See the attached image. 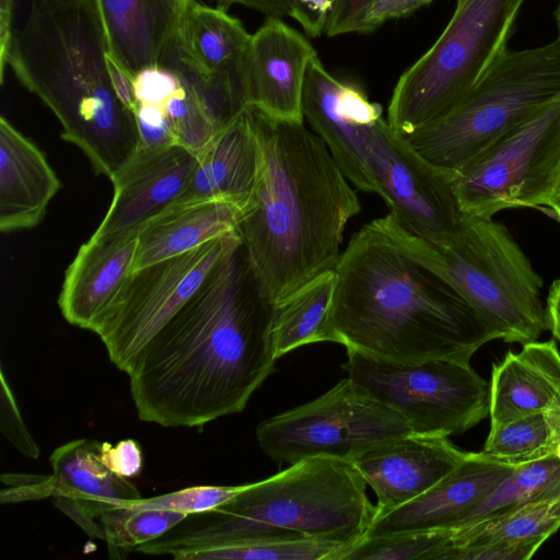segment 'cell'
Listing matches in <instances>:
<instances>
[{
    "label": "cell",
    "mask_w": 560,
    "mask_h": 560,
    "mask_svg": "<svg viewBox=\"0 0 560 560\" xmlns=\"http://www.w3.org/2000/svg\"><path fill=\"white\" fill-rule=\"evenodd\" d=\"M233 4H241L264 13L267 16H290L295 19V0H217V7L228 10Z\"/></svg>",
    "instance_id": "b9f144b4"
},
{
    "label": "cell",
    "mask_w": 560,
    "mask_h": 560,
    "mask_svg": "<svg viewBox=\"0 0 560 560\" xmlns=\"http://www.w3.org/2000/svg\"><path fill=\"white\" fill-rule=\"evenodd\" d=\"M323 342L373 358L470 362L491 337L462 295L401 250L375 219L354 233L335 268Z\"/></svg>",
    "instance_id": "3957f363"
},
{
    "label": "cell",
    "mask_w": 560,
    "mask_h": 560,
    "mask_svg": "<svg viewBox=\"0 0 560 560\" xmlns=\"http://www.w3.org/2000/svg\"><path fill=\"white\" fill-rule=\"evenodd\" d=\"M447 545L445 529L365 538L340 560H439Z\"/></svg>",
    "instance_id": "836d02e7"
},
{
    "label": "cell",
    "mask_w": 560,
    "mask_h": 560,
    "mask_svg": "<svg viewBox=\"0 0 560 560\" xmlns=\"http://www.w3.org/2000/svg\"><path fill=\"white\" fill-rule=\"evenodd\" d=\"M197 163V154L178 144L139 148L110 178L112 202L90 240L112 242L137 234L148 220L179 199Z\"/></svg>",
    "instance_id": "2e32d148"
},
{
    "label": "cell",
    "mask_w": 560,
    "mask_h": 560,
    "mask_svg": "<svg viewBox=\"0 0 560 560\" xmlns=\"http://www.w3.org/2000/svg\"><path fill=\"white\" fill-rule=\"evenodd\" d=\"M332 1H334V3H335V1H336V0H332Z\"/></svg>",
    "instance_id": "c3c4849f"
},
{
    "label": "cell",
    "mask_w": 560,
    "mask_h": 560,
    "mask_svg": "<svg viewBox=\"0 0 560 560\" xmlns=\"http://www.w3.org/2000/svg\"><path fill=\"white\" fill-rule=\"evenodd\" d=\"M186 516L183 512L143 506L138 500L106 510L101 522L109 557L126 558L137 547L162 536Z\"/></svg>",
    "instance_id": "1f68e13d"
},
{
    "label": "cell",
    "mask_w": 560,
    "mask_h": 560,
    "mask_svg": "<svg viewBox=\"0 0 560 560\" xmlns=\"http://www.w3.org/2000/svg\"><path fill=\"white\" fill-rule=\"evenodd\" d=\"M369 162L375 194L402 229L436 244L457 234L467 215L454 192L453 174L425 160L384 118L375 128Z\"/></svg>",
    "instance_id": "4fadbf2b"
},
{
    "label": "cell",
    "mask_w": 560,
    "mask_h": 560,
    "mask_svg": "<svg viewBox=\"0 0 560 560\" xmlns=\"http://www.w3.org/2000/svg\"><path fill=\"white\" fill-rule=\"evenodd\" d=\"M553 14H555L557 31H558V35H557L556 39L560 43V0H558V4H557V8H556Z\"/></svg>",
    "instance_id": "7dc6e473"
},
{
    "label": "cell",
    "mask_w": 560,
    "mask_h": 560,
    "mask_svg": "<svg viewBox=\"0 0 560 560\" xmlns=\"http://www.w3.org/2000/svg\"><path fill=\"white\" fill-rule=\"evenodd\" d=\"M237 236L228 234L132 270L92 329L118 370L130 372L144 347L197 292Z\"/></svg>",
    "instance_id": "7c38bea8"
},
{
    "label": "cell",
    "mask_w": 560,
    "mask_h": 560,
    "mask_svg": "<svg viewBox=\"0 0 560 560\" xmlns=\"http://www.w3.org/2000/svg\"><path fill=\"white\" fill-rule=\"evenodd\" d=\"M558 498H560V459L555 454H550L515 466L492 493L447 529L462 527L523 505Z\"/></svg>",
    "instance_id": "f546056e"
},
{
    "label": "cell",
    "mask_w": 560,
    "mask_h": 560,
    "mask_svg": "<svg viewBox=\"0 0 560 560\" xmlns=\"http://www.w3.org/2000/svg\"><path fill=\"white\" fill-rule=\"evenodd\" d=\"M553 436V454L560 459V409L545 412Z\"/></svg>",
    "instance_id": "f6af8a7d"
},
{
    "label": "cell",
    "mask_w": 560,
    "mask_h": 560,
    "mask_svg": "<svg viewBox=\"0 0 560 560\" xmlns=\"http://www.w3.org/2000/svg\"><path fill=\"white\" fill-rule=\"evenodd\" d=\"M558 97L557 39L528 49L508 48L456 105L404 138L431 164L453 174L505 131Z\"/></svg>",
    "instance_id": "52a82bcc"
},
{
    "label": "cell",
    "mask_w": 560,
    "mask_h": 560,
    "mask_svg": "<svg viewBox=\"0 0 560 560\" xmlns=\"http://www.w3.org/2000/svg\"><path fill=\"white\" fill-rule=\"evenodd\" d=\"M408 422L348 376L316 399L260 422L261 451L278 463L325 457L348 463L411 434Z\"/></svg>",
    "instance_id": "30bf717a"
},
{
    "label": "cell",
    "mask_w": 560,
    "mask_h": 560,
    "mask_svg": "<svg viewBox=\"0 0 560 560\" xmlns=\"http://www.w3.org/2000/svg\"><path fill=\"white\" fill-rule=\"evenodd\" d=\"M243 486H196L170 493L138 499L147 508L177 511L188 514L213 509L230 500Z\"/></svg>",
    "instance_id": "e575fe53"
},
{
    "label": "cell",
    "mask_w": 560,
    "mask_h": 560,
    "mask_svg": "<svg viewBox=\"0 0 560 560\" xmlns=\"http://www.w3.org/2000/svg\"><path fill=\"white\" fill-rule=\"evenodd\" d=\"M490 428L560 409V352L553 340L530 341L494 363L490 380Z\"/></svg>",
    "instance_id": "d4e9b609"
},
{
    "label": "cell",
    "mask_w": 560,
    "mask_h": 560,
    "mask_svg": "<svg viewBox=\"0 0 560 560\" xmlns=\"http://www.w3.org/2000/svg\"><path fill=\"white\" fill-rule=\"evenodd\" d=\"M102 460L115 475L131 478L142 469V452L140 445L131 439L119 441L116 444L103 442L101 446Z\"/></svg>",
    "instance_id": "f35d334b"
},
{
    "label": "cell",
    "mask_w": 560,
    "mask_h": 560,
    "mask_svg": "<svg viewBox=\"0 0 560 560\" xmlns=\"http://www.w3.org/2000/svg\"><path fill=\"white\" fill-rule=\"evenodd\" d=\"M135 102L155 106L176 143L198 154L224 125L198 82L175 60L143 68L132 79Z\"/></svg>",
    "instance_id": "83f0119b"
},
{
    "label": "cell",
    "mask_w": 560,
    "mask_h": 560,
    "mask_svg": "<svg viewBox=\"0 0 560 560\" xmlns=\"http://www.w3.org/2000/svg\"><path fill=\"white\" fill-rule=\"evenodd\" d=\"M515 466L499 462L482 451L468 452L427 492L374 518L365 538L451 528L492 493Z\"/></svg>",
    "instance_id": "d6986e66"
},
{
    "label": "cell",
    "mask_w": 560,
    "mask_h": 560,
    "mask_svg": "<svg viewBox=\"0 0 560 560\" xmlns=\"http://www.w3.org/2000/svg\"><path fill=\"white\" fill-rule=\"evenodd\" d=\"M91 0H32L5 65L62 126L94 172L109 179L140 145L135 115L118 97Z\"/></svg>",
    "instance_id": "277c9868"
},
{
    "label": "cell",
    "mask_w": 560,
    "mask_h": 560,
    "mask_svg": "<svg viewBox=\"0 0 560 560\" xmlns=\"http://www.w3.org/2000/svg\"><path fill=\"white\" fill-rule=\"evenodd\" d=\"M197 0H91L106 48L131 79L175 59L180 27Z\"/></svg>",
    "instance_id": "ffe728a7"
},
{
    "label": "cell",
    "mask_w": 560,
    "mask_h": 560,
    "mask_svg": "<svg viewBox=\"0 0 560 560\" xmlns=\"http://www.w3.org/2000/svg\"><path fill=\"white\" fill-rule=\"evenodd\" d=\"M60 180L39 148L0 117V230H30L39 224Z\"/></svg>",
    "instance_id": "484cf974"
},
{
    "label": "cell",
    "mask_w": 560,
    "mask_h": 560,
    "mask_svg": "<svg viewBox=\"0 0 560 560\" xmlns=\"http://www.w3.org/2000/svg\"><path fill=\"white\" fill-rule=\"evenodd\" d=\"M467 454L447 436L411 433L364 453L351 464L376 494V518L427 492Z\"/></svg>",
    "instance_id": "ac0fdd59"
},
{
    "label": "cell",
    "mask_w": 560,
    "mask_h": 560,
    "mask_svg": "<svg viewBox=\"0 0 560 560\" xmlns=\"http://www.w3.org/2000/svg\"><path fill=\"white\" fill-rule=\"evenodd\" d=\"M560 162V97L491 142L452 175L466 215L547 207Z\"/></svg>",
    "instance_id": "8fae6325"
},
{
    "label": "cell",
    "mask_w": 560,
    "mask_h": 560,
    "mask_svg": "<svg viewBox=\"0 0 560 560\" xmlns=\"http://www.w3.org/2000/svg\"><path fill=\"white\" fill-rule=\"evenodd\" d=\"M137 234L81 245L66 270L58 299L68 323L92 331L133 270Z\"/></svg>",
    "instance_id": "603a6c76"
},
{
    "label": "cell",
    "mask_w": 560,
    "mask_h": 560,
    "mask_svg": "<svg viewBox=\"0 0 560 560\" xmlns=\"http://www.w3.org/2000/svg\"><path fill=\"white\" fill-rule=\"evenodd\" d=\"M252 108L258 168L237 233L261 291L276 305L335 270L343 231L361 203L304 120L276 119Z\"/></svg>",
    "instance_id": "7a4b0ae2"
},
{
    "label": "cell",
    "mask_w": 560,
    "mask_h": 560,
    "mask_svg": "<svg viewBox=\"0 0 560 560\" xmlns=\"http://www.w3.org/2000/svg\"><path fill=\"white\" fill-rule=\"evenodd\" d=\"M546 322L556 340L560 343V279L550 285L546 299Z\"/></svg>",
    "instance_id": "ee69618b"
},
{
    "label": "cell",
    "mask_w": 560,
    "mask_h": 560,
    "mask_svg": "<svg viewBox=\"0 0 560 560\" xmlns=\"http://www.w3.org/2000/svg\"><path fill=\"white\" fill-rule=\"evenodd\" d=\"M13 3L14 0H0V82L3 84L5 77V60L13 36L12 20H13Z\"/></svg>",
    "instance_id": "7bdbcfd3"
},
{
    "label": "cell",
    "mask_w": 560,
    "mask_h": 560,
    "mask_svg": "<svg viewBox=\"0 0 560 560\" xmlns=\"http://www.w3.org/2000/svg\"><path fill=\"white\" fill-rule=\"evenodd\" d=\"M1 394H0V429L2 434L24 456L36 459L39 456V448L28 432L18 404L9 386L3 371H1Z\"/></svg>",
    "instance_id": "d590c367"
},
{
    "label": "cell",
    "mask_w": 560,
    "mask_h": 560,
    "mask_svg": "<svg viewBox=\"0 0 560 560\" xmlns=\"http://www.w3.org/2000/svg\"><path fill=\"white\" fill-rule=\"evenodd\" d=\"M295 21L300 23L310 37H319L325 33L332 11V0H295Z\"/></svg>",
    "instance_id": "60d3db41"
},
{
    "label": "cell",
    "mask_w": 560,
    "mask_h": 560,
    "mask_svg": "<svg viewBox=\"0 0 560 560\" xmlns=\"http://www.w3.org/2000/svg\"><path fill=\"white\" fill-rule=\"evenodd\" d=\"M302 113L348 180L359 190L376 192L369 152L383 119L382 106L371 102L357 84L331 75L316 55L305 73Z\"/></svg>",
    "instance_id": "5bb4252c"
},
{
    "label": "cell",
    "mask_w": 560,
    "mask_h": 560,
    "mask_svg": "<svg viewBox=\"0 0 560 560\" xmlns=\"http://www.w3.org/2000/svg\"><path fill=\"white\" fill-rule=\"evenodd\" d=\"M341 364L371 397L398 412L412 433L448 436L489 416L490 383L470 365L447 359L398 363L347 351Z\"/></svg>",
    "instance_id": "9c48e42d"
},
{
    "label": "cell",
    "mask_w": 560,
    "mask_h": 560,
    "mask_svg": "<svg viewBox=\"0 0 560 560\" xmlns=\"http://www.w3.org/2000/svg\"><path fill=\"white\" fill-rule=\"evenodd\" d=\"M335 288V271L312 279L276 304L271 338L277 360L299 347L323 342Z\"/></svg>",
    "instance_id": "f1b7e54d"
},
{
    "label": "cell",
    "mask_w": 560,
    "mask_h": 560,
    "mask_svg": "<svg viewBox=\"0 0 560 560\" xmlns=\"http://www.w3.org/2000/svg\"><path fill=\"white\" fill-rule=\"evenodd\" d=\"M366 486L351 463L303 459L267 479L244 485L213 509L188 514L135 551L179 560L188 552L231 540L308 537L338 545L345 553L365 538L376 516Z\"/></svg>",
    "instance_id": "5b68a950"
},
{
    "label": "cell",
    "mask_w": 560,
    "mask_h": 560,
    "mask_svg": "<svg viewBox=\"0 0 560 560\" xmlns=\"http://www.w3.org/2000/svg\"><path fill=\"white\" fill-rule=\"evenodd\" d=\"M375 221L401 250L462 295L492 340L524 345L547 330L544 281L502 223L467 215L451 241L436 244L412 235L390 213Z\"/></svg>",
    "instance_id": "8992f818"
},
{
    "label": "cell",
    "mask_w": 560,
    "mask_h": 560,
    "mask_svg": "<svg viewBox=\"0 0 560 560\" xmlns=\"http://www.w3.org/2000/svg\"><path fill=\"white\" fill-rule=\"evenodd\" d=\"M482 452L510 465L553 454V436L546 413H534L491 427Z\"/></svg>",
    "instance_id": "d6a6232c"
},
{
    "label": "cell",
    "mask_w": 560,
    "mask_h": 560,
    "mask_svg": "<svg viewBox=\"0 0 560 560\" xmlns=\"http://www.w3.org/2000/svg\"><path fill=\"white\" fill-rule=\"evenodd\" d=\"M310 42L279 16H267L252 34L246 63L247 106L276 119L303 121L302 92Z\"/></svg>",
    "instance_id": "e0dca14e"
},
{
    "label": "cell",
    "mask_w": 560,
    "mask_h": 560,
    "mask_svg": "<svg viewBox=\"0 0 560 560\" xmlns=\"http://www.w3.org/2000/svg\"><path fill=\"white\" fill-rule=\"evenodd\" d=\"M345 548L308 537H262L225 541L179 560H340Z\"/></svg>",
    "instance_id": "4dcf8cb0"
},
{
    "label": "cell",
    "mask_w": 560,
    "mask_h": 560,
    "mask_svg": "<svg viewBox=\"0 0 560 560\" xmlns=\"http://www.w3.org/2000/svg\"><path fill=\"white\" fill-rule=\"evenodd\" d=\"M374 0H336L325 34L329 37L355 33L365 10Z\"/></svg>",
    "instance_id": "ab89813d"
},
{
    "label": "cell",
    "mask_w": 560,
    "mask_h": 560,
    "mask_svg": "<svg viewBox=\"0 0 560 560\" xmlns=\"http://www.w3.org/2000/svg\"><path fill=\"white\" fill-rule=\"evenodd\" d=\"M275 308L238 235L127 374L139 419L202 430L243 411L275 369Z\"/></svg>",
    "instance_id": "6da1fadb"
},
{
    "label": "cell",
    "mask_w": 560,
    "mask_h": 560,
    "mask_svg": "<svg viewBox=\"0 0 560 560\" xmlns=\"http://www.w3.org/2000/svg\"><path fill=\"white\" fill-rule=\"evenodd\" d=\"M560 221V162L547 207Z\"/></svg>",
    "instance_id": "bcb514c9"
},
{
    "label": "cell",
    "mask_w": 560,
    "mask_h": 560,
    "mask_svg": "<svg viewBox=\"0 0 560 560\" xmlns=\"http://www.w3.org/2000/svg\"><path fill=\"white\" fill-rule=\"evenodd\" d=\"M102 443L74 440L57 447L50 455L57 509L75 522L88 536L104 540L101 517L115 505L141 499L129 479L112 472L101 456Z\"/></svg>",
    "instance_id": "44dd1931"
},
{
    "label": "cell",
    "mask_w": 560,
    "mask_h": 560,
    "mask_svg": "<svg viewBox=\"0 0 560 560\" xmlns=\"http://www.w3.org/2000/svg\"><path fill=\"white\" fill-rule=\"evenodd\" d=\"M1 481L5 486L0 492L1 503L52 499L56 494V479L52 474H3Z\"/></svg>",
    "instance_id": "8d00e7d4"
},
{
    "label": "cell",
    "mask_w": 560,
    "mask_h": 560,
    "mask_svg": "<svg viewBox=\"0 0 560 560\" xmlns=\"http://www.w3.org/2000/svg\"><path fill=\"white\" fill-rule=\"evenodd\" d=\"M250 38L228 10L198 1L179 31L174 60L198 82L224 124L247 107L245 75Z\"/></svg>",
    "instance_id": "9a60e30c"
},
{
    "label": "cell",
    "mask_w": 560,
    "mask_h": 560,
    "mask_svg": "<svg viewBox=\"0 0 560 560\" xmlns=\"http://www.w3.org/2000/svg\"><path fill=\"white\" fill-rule=\"evenodd\" d=\"M560 528V498L446 529L439 560H527Z\"/></svg>",
    "instance_id": "7402d4cb"
},
{
    "label": "cell",
    "mask_w": 560,
    "mask_h": 560,
    "mask_svg": "<svg viewBox=\"0 0 560 560\" xmlns=\"http://www.w3.org/2000/svg\"><path fill=\"white\" fill-rule=\"evenodd\" d=\"M433 0H374L365 10L355 33H371L385 22L404 18Z\"/></svg>",
    "instance_id": "74e56055"
},
{
    "label": "cell",
    "mask_w": 560,
    "mask_h": 560,
    "mask_svg": "<svg viewBox=\"0 0 560 560\" xmlns=\"http://www.w3.org/2000/svg\"><path fill=\"white\" fill-rule=\"evenodd\" d=\"M191 179L175 202L221 199L248 207L258 168L253 108L224 124L197 154Z\"/></svg>",
    "instance_id": "cb8c5ba5"
},
{
    "label": "cell",
    "mask_w": 560,
    "mask_h": 560,
    "mask_svg": "<svg viewBox=\"0 0 560 560\" xmlns=\"http://www.w3.org/2000/svg\"><path fill=\"white\" fill-rule=\"evenodd\" d=\"M524 0H456L434 44L398 79L387 122L407 136L445 114L508 49Z\"/></svg>",
    "instance_id": "ba28073f"
},
{
    "label": "cell",
    "mask_w": 560,
    "mask_h": 560,
    "mask_svg": "<svg viewBox=\"0 0 560 560\" xmlns=\"http://www.w3.org/2000/svg\"><path fill=\"white\" fill-rule=\"evenodd\" d=\"M246 207L212 199L174 203L138 231L133 270L237 232Z\"/></svg>",
    "instance_id": "4316f807"
}]
</instances>
